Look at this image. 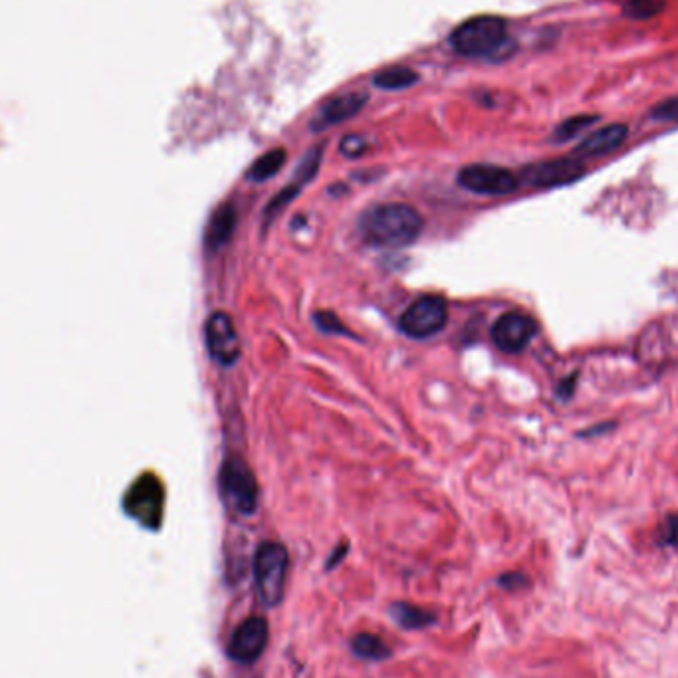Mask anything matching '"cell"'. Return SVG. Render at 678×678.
Here are the masks:
<instances>
[{"mask_svg":"<svg viewBox=\"0 0 678 678\" xmlns=\"http://www.w3.org/2000/svg\"><path fill=\"white\" fill-rule=\"evenodd\" d=\"M423 215L407 203H385L367 209L357 230L365 244L371 248L399 250L411 246L423 232Z\"/></svg>","mask_w":678,"mask_h":678,"instance_id":"obj_1","label":"cell"},{"mask_svg":"<svg viewBox=\"0 0 678 678\" xmlns=\"http://www.w3.org/2000/svg\"><path fill=\"white\" fill-rule=\"evenodd\" d=\"M451 46L460 56L488 60H502L514 48L506 22L498 16H474L462 22L451 34Z\"/></svg>","mask_w":678,"mask_h":678,"instance_id":"obj_2","label":"cell"},{"mask_svg":"<svg viewBox=\"0 0 678 678\" xmlns=\"http://www.w3.org/2000/svg\"><path fill=\"white\" fill-rule=\"evenodd\" d=\"M290 556L282 544L264 542L254 554V585L264 607H276L286 591Z\"/></svg>","mask_w":678,"mask_h":678,"instance_id":"obj_3","label":"cell"},{"mask_svg":"<svg viewBox=\"0 0 678 678\" xmlns=\"http://www.w3.org/2000/svg\"><path fill=\"white\" fill-rule=\"evenodd\" d=\"M219 488L226 504L238 514L252 516L258 510V482L240 456H226L219 472Z\"/></svg>","mask_w":678,"mask_h":678,"instance_id":"obj_4","label":"cell"},{"mask_svg":"<svg viewBox=\"0 0 678 678\" xmlns=\"http://www.w3.org/2000/svg\"><path fill=\"white\" fill-rule=\"evenodd\" d=\"M165 488L155 474L139 476L123 496V510L149 530H157L163 522Z\"/></svg>","mask_w":678,"mask_h":678,"instance_id":"obj_5","label":"cell"},{"mask_svg":"<svg viewBox=\"0 0 678 678\" xmlns=\"http://www.w3.org/2000/svg\"><path fill=\"white\" fill-rule=\"evenodd\" d=\"M449 304L443 296L427 294L415 300L399 318V330L413 339H429L445 330Z\"/></svg>","mask_w":678,"mask_h":678,"instance_id":"obj_6","label":"cell"},{"mask_svg":"<svg viewBox=\"0 0 678 678\" xmlns=\"http://www.w3.org/2000/svg\"><path fill=\"white\" fill-rule=\"evenodd\" d=\"M458 185L482 197H506L518 191L520 177L498 165H466L458 171Z\"/></svg>","mask_w":678,"mask_h":678,"instance_id":"obj_7","label":"cell"},{"mask_svg":"<svg viewBox=\"0 0 678 678\" xmlns=\"http://www.w3.org/2000/svg\"><path fill=\"white\" fill-rule=\"evenodd\" d=\"M268 633L270 629L264 617L260 615L248 617L234 629L226 649L228 657L240 665L256 663L268 645Z\"/></svg>","mask_w":678,"mask_h":678,"instance_id":"obj_8","label":"cell"},{"mask_svg":"<svg viewBox=\"0 0 678 678\" xmlns=\"http://www.w3.org/2000/svg\"><path fill=\"white\" fill-rule=\"evenodd\" d=\"M538 334V324L534 318L522 312H506L492 326V341L504 353L524 351L534 336Z\"/></svg>","mask_w":678,"mask_h":678,"instance_id":"obj_9","label":"cell"},{"mask_svg":"<svg viewBox=\"0 0 678 678\" xmlns=\"http://www.w3.org/2000/svg\"><path fill=\"white\" fill-rule=\"evenodd\" d=\"M205 343L211 357L221 365H234L240 357V339L234 322L226 312H215L205 324Z\"/></svg>","mask_w":678,"mask_h":678,"instance_id":"obj_10","label":"cell"},{"mask_svg":"<svg viewBox=\"0 0 678 678\" xmlns=\"http://www.w3.org/2000/svg\"><path fill=\"white\" fill-rule=\"evenodd\" d=\"M583 173H585V167L579 159L562 157V159L544 161V163H536V165L526 167L520 175V181H524L532 187L548 189V187H560V185L573 183L579 177H583Z\"/></svg>","mask_w":678,"mask_h":678,"instance_id":"obj_11","label":"cell"},{"mask_svg":"<svg viewBox=\"0 0 678 678\" xmlns=\"http://www.w3.org/2000/svg\"><path fill=\"white\" fill-rule=\"evenodd\" d=\"M322 165V147H316L314 151H310L302 163L296 167L294 179L292 183H288L264 209V228H268L270 223L302 193V189L318 175Z\"/></svg>","mask_w":678,"mask_h":678,"instance_id":"obj_12","label":"cell"},{"mask_svg":"<svg viewBox=\"0 0 678 678\" xmlns=\"http://www.w3.org/2000/svg\"><path fill=\"white\" fill-rule=\"evenodd\" d=\"M367 104V96L359 94V92H347L336 96L332 100H328L320 112L314 115L312 119V129L314 131H324L330 129L338 123H343L347 119H351L353 115L361 112V108Z\"/></svg>","mask_w":678,"mask_h":678,"instance_id":"obj_13","label":"cell"},{"mask_svg":"<svg viewBox=\"0 0 678 678\" xmlns=\"http://www.w3.org/2000/svg\"><path fill=\"white\" fill-rule=\"evenodd\" d=\"M629 135L627 125L623 123H611L607 127H601L597 131H593L591 135H587L577 147H575V155L577 157H599V155H607L615 149H619L625 139Z\"/></svg>","mask_w":678,"mask_h":678,"instance_id":"obj_14","label":"cell"},{"mask_svg":"<svg viewBox=\"0 0 678 678\" xmlns=\"http://www.w3.org/2000/svg\"><path fill=\"white\" fill-rule=\"evenodd\" d=\"M236 228V209L232 203H223L211 217L207 234H205V244L211 250L223 248L226 242L232 238Z\"/></svg>","mask_w":678,"mask_h":678,"instance_id":"obj_15","label":"cell"},{"mask_svg":"<svg viewBox=\"0 0 678 678\" xmlns=\"http://www.w3.org/2000/svg\"><path fill=\"white\" fill-rule=\"evenodd\" d=\"M286 163V151L284 149H272L268 153H264L262 157H258L250 169L246 171V179L250 183H264L268 179H272Z\"/></svg>","mask_w":678,"mask_h":678,"instance_id":"obj_16","label":"cell"},{"mask_svg":"<svg viewBox=\"0 0 678 678\" xmlns=\"http://www.w3.org/2000/svg\"><path fill=\"white\" fill-rule=\"evenodd\" d=\"M419 82V74L407 66H393L377 72L373 84L379 90H405Z\"/></svg>","mask_w":678,"mask_h":678,"instance_id":"obj_17","label":"cell"},{"mask_svg":"<svg viewBox=\"0 0 678 678\" xmlns=\"http://www.w3.org/2000/svg\"><path fill=\"white\" fill-rule=\"evenodd\" d=\"M393 619L405 629H423L435 621V615L409 603H397L391 609Z\"/></svg>","mask_w":678,"mask_h":678,"instance_id":"obj_18","label":"cell"},{"mask_svg":"<svg viewBox=\"0 0 678 678\" xmlns=\"http://www.w3.org/2000/svg\"><path fill=\"white\" fill-rule=\"evenodd\" d=\"M351 649L357 657L365 661H383L385 657H389V647L377 635L369 633L355 635L351 641Z\"/></svg>","mask_w":678,"mask_h":678,"instance_id":"obj_19","label":"cell"},{"mask_svg":"<svg viewBox=\"0 0 678 678\" xmlns=\"http://www.w3.org/2000/svg\"><path fill=\"white\" fill-rule=\"evenodd\" d=\"M599 117L597 115H575V117H569L565 119L564 123L556 129L554 133V139L556 141H569L573 139L575 135H579L581 131H585L591 123H595Z\"/></svg>","mask_w":678,"mask_h":678,"instance_id":"obj_20","label":"cell"},{"mask_svg":"<svg viewBox=\"0 0 678 678\" xmlns=\"http://www.w3.org/2000/svg\"><path fill=\"white\" fill-rule=\"evenodd\" d=\"M665 6V0H629L625 14L631 18H651L659 14Z\"/></svg>","mask_w":678,"mask_h":678,"instance_id":"obj_21","label":"cell"},{"mask_svg":"<svg viewBox=\"0 0 678 678\" xmlns=\"http://www.w3.org/2000/svg\"><path fill=\"white\" fill-rule=\"evenodd\" d=\"M339 151L347 159H357L367 151V139L361 135H345L339 143Z\"/></svg>","mask_w":678,"mask_h":678,"instance_id":"obj_22","label":"cell"},{"mask_svg":"<svg viewBox=\"0 0 678 678\" xmlns=\"http://www.w3.org/2000/svg\"><path fill=\"white\" fill-rule=\"evenodd\" d=\"M314 322H316V326L322 330V332H326V334H334V336H351L345 328H343V324H341V320H339L338 316H334V314H330V312H320V314H316L314 316Z\"/></svg>","mask_w":678,"mask_h":678,"instance_id":"obj_23","label":"cell"},{"mask_svg":"<svg viewBox=\"0 0 678 678\" xmlns=\"http://www.w3.org/2000/svg\"><path fill=\"white\" fill-rule=\"evenodd\" d=\"M651 117L655 121H671V123H678V96L661 102L659 106L653 108Z\"/></svg>","mask_w":678,"mask_h":678,"instance_id":"obj_24","label":"cell"},{"mask_svg":"<svg viewBox=\"0 0 678 678\" xmlns=\"http://www.w3.org/2000/svg\"><path fill=\"white\" fill-rule=\"evenodd\" d=\"M661 540L665 546L678 550V514H671L665 518Z\"/></svg>","mask_w":678,"mask_h":678,"instance_id":"obj_25","label":"cell"},{"mask_svg":"<svg viewBox=\"0 0 678 678\" xmlns=\"http://www.w3.org/2000/svg\"><path fill=\"white\" fill-rule=\"evenodd\" d=\"M573 383H575V375L569 379H565L564 383L560 385V389H558V395L562 397V399H567L571 393H573Z\"/></svg>","mask_w":678,"mask_h":678,"instance_id":"obj_26","label":"cell"},{"mask_svg":"<svg viewBox=\"0 0 678 678\" xmlns=\"http://www.w3.org/2000/svg\"><path fill=\"white\" fill-rule=\"evenodd\" d=\"M500 581L504 587H510V583H526V577L520 573H510V575H504Z\"/></svg>","mask_w":678,"mask_h":678,"instance_id":"obj_27","label":"cell"}]
</instances>
